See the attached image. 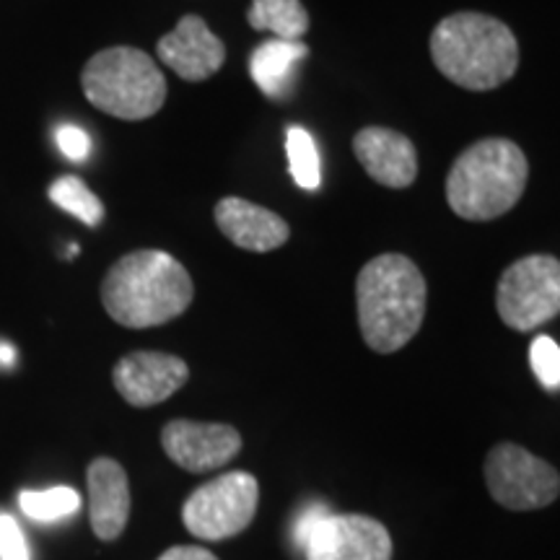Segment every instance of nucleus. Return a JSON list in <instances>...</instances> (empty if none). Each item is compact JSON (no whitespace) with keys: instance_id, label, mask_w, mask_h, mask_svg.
Listing matches in <instances>:
<instances>
[{"instance_id":"nucleus-20","label":"nucleus","mask_w":560,"mask_h":560,"mask_svg":"<svg viewBox=\"0 0 560 560\" xmlns=\"http://www.w3.org/2000/svg\"><path fill=\"white\" fill-rule=\"evenodd\" d=\"M19 503L21 511L34 522H58L81 509V495L73 488L58 486L47 490H24Z\"/></svg>"},{"instance_id":"nucleus-19","label":"nucleus","mask_w":560,"mask_h":560,"mask_svg":"<svg viewBox=\"0 0 560 560\" xmlns=\"http://www.w3.org/2000/svg\"><path fill=\"white\" fill-rule=\"evenodd\" d=\"M50 200L55 206L75 215L86 226H100L104 219V206L94 192L89 190L86 182L79 177H60L50 185Z\"/></svg>"},{"instance_id":"nucleus-11","label":"nucleus","mask_w":560,"mask_h":560,"mask_svg":"<svg viewBox=\"0 0 560 560\" xmlns=\"http://www.w3.org/2000/svg\"><path fill=\"white\" fill-rule=\"evenodd\" d=\"M161 446L174 465L200 475L229 465L242 452V436L226 423L172 420L161 431Z\"/></svg>"},{"instance_id":"nucleus-6","label":"nucleus","mask_w":560,"mask_h":560,"mask_svg":"<svg viewBox=\"0 0 560 560\" xmlns=\"http://www.w3.org/2000/svg\"><path fill=\"white\" fill-rule=\"evenodd\" d=\"M495 310L503 325L529 332L560 312V262L552 255H529L511 262L495 285Z\"/></svg>"},{"instance_id":"nucleus-14","label":"nucleus","mask_w":560,"mask_h":560,"mask_svg":"<svg viewBox=\"0 0 560 560\" xmlns=\"http://www.w3.org/2000/svg\"><path fill=\"white\" fill-rule=\"evenodd\" d=\"M91 527L104 542L117 540L130 520V482L120 462L100 457L89 465Z\"/></svg>"},{"instance_id":"nucleus-1","label":"nucleus","mask_w":560,"mask_h":560,"mask_svg":"<svg viewBox=\"0 0 560 560\" xmlns=\"http://www.w3.org/2000/svg\"><path fill=\"white\" fill-rule=\"evenodd\" d=\"M195 285L170 252L138 249L117 260L102 280V304L117 325L149 330L190 310Z\"/></svg>"},{"instance_id":"nucleus-24","label":"nucleus","mask_w":560,"mask_h":560,"mask_svg":"<svg viewBox=\"0 0 560 560\" xmlns=\"http://www.w3.org/2000/svg\"><path fill=\"white\" fill-rule=\"evenodd\" d=\"M327 514H332V511L327 509L325 503H314V506L301 511L299 520H296V527H293V542H296L299 550H304V545L310 542L312 532L319 527V522L325 520Z\"/></svg>"},{"instance_id":"nucleus-9","label":"nucleus","mask_w":560,"mask_h":560,"mask_svg":"<svg viewBox=\"0 0 560 560\" xmlns=\"http://www.w3.org/2000/svg\"><path fill=\"white\" fill-rule=\"evenodd\" d=\"M190 380V366L172 353L136 350L122 355L112 369V384L132 408H153L170 400Z\"/></svg>"},{"instance_id":"nucleus-8","label":"nucleus","mask_w":560,"mask_h":560,"mask_svg":"<svg viewBox=\"0 0 560 560\" xmlns=\"http://www.w3.org/2000/svg\"><path fill=\"white\" fill-rule=\"evenodd\" d=\"M486 486L495 503L511 511L550 506L560 493L556 467L520 444H495L486 457Z\"/></svg>"},{"instance_id":"nucleus-15","label":"nucleus","mask_w":560,"mask_h":560,"mask_svg":"<svg viewBox=\"0 0 560 560\" xmlns=\"http://www.w3.org/2000/svg\"><path fill=\"white\" fill-rule=\"evenodd\" d=\"M219 231L234 247L247 252H272L289 242L291 229L272 210L244 198H223L213 210Z\"/></svg>"},{"instance_id":"nucleus-2","label":"nucleus","mask_w":560,"mask_h":560,"mask_svg":"<svg viewBox=\"0 0 560 560\" xmlns=\"http://www.w3.org/2000/svg\"><path fill=\"white\" fill-rule=\"evenodd\" d=\"M429 285L410 257L387 255L363 265L355 278L361 338L376 353H397L416 338L425 319Z\"/></svg>"},{"instance_id":"nucleus-16","label":"nucleus","mask_w":560,"mask_h":560,"mask_svg":"<svg viewBox=\"0 0 560 560\" xmlns=\"http://www.w3.org/2000/svg\"><path fill=\"white\" fill-rule=\"evenodd\" d=\"M310 55V47L304 42H285V39H268L252 52L249 73L257 89L265 91L270 100H278L289 91L296 66Z\"/></svg>"},{"instance_id":"nucleus-22","label":"nucleus","mask_w":560,"mask_h":560,"mask_svg":"<svg viewBox=\"0 0 560 560\" xmlns=\"http://www.w3.org/2000/svg\"><path fill=\"white\" fill-rule=\"evenodd\" d=\"M0 560H32L24 532L9 514H0Z\"/></svg>"},{"instance_id":"nucleus-17","label":"nucleus","mask_w":560,"mask_h":560,"mask_svg":"<svg viewBox=\"0 0 560 560\" xmlns=\"http://www.w3.org/2000/svg\"><path fill=\"white\" fill-rule=\"evenodd\" d=\"M247 21L252 30L270 32L285 42H301L310 32V13L301 0H252Z\"/></svg>"},{"instance_id":"nucleus-21","label":"nucleus","mask_w":560,"mask_h":560,"mask_svg":"<svg viewBox=\"0 0 560 560\" xmlns=\"http://www.w3.org/2000/svg\"><path fill=\"white\" fill-rule=\"evenodd\" d=\"M529 363L545 389L556 392L560 387V348L548 335H537L529 348Z\"/></svg>"},{"instance_id":"nucleus-25","label":"nucleus","mask_w":560,"mask_h":560,"mask_svg":"<svg viewBox=\"0 0 560 560\" xmlns=\"http://www.w3.org/2000/svg\"><path fill=\"white\" fill-rule=\"evenodd\" d=\"M156 560H219L213 552L206 548H195V545H177V548H170L164 556Z\"/></svg>"},{"instance_id":"nucleus-3","label":"nucleus","mask_w":560,"mask_h":560,"mask_svg":"<svg viewBox=\"0 0 560 560\" xmlns=\"http://www.w3.org/2000/svg\"><path fill=\"white\" fill-rule=\"evenodd\" d=\"M431 60L446 81L467 91H490L514 79L520 42L501 19L459 11L441 19L433 30Z\"/></svg>"},{"instance_id":"nucleus-18","label":"nucleus","mask_w":560,"mask_h":560,"mask_svg":"<svg viewBox=\"0 0 560 560\" xmlns=\"http://www.w3.org/2000/svg\"><path fill=\"white\" fill-rule=\"evenodd\" d=\"M285 153H289L291 177L301 190H319L322 172H319V153L314 145V138L299 125H291L285 132Z\"/></svg>"},{"instance_id":"nucleus-5","label":"nucleus","mask_w":560,"mask_h":560,"mask_svg":"<svg viewBox=\"0 0 560 560\" xmlns=\"http://www.w3.org/2000/svg\"><path fill=\"white\" fill-rule=\"evenodd\" d=\"M83 96L104 115L125 122L149 120L164 107V73L149 52L138 47H107L89 58L81 70Z\"/></svg>"},{"instance_id":"nucleus-12","label":"nucleus","mask_w":560,"mask_h":560,"mask_svg":"<svg viewBox=\"0 0 560 560\" xmlns=\"http://www.w3.org/2000/svg\"><path fill=\"white\" fill-rule=\"evenodd\" d=\"M156 55L166 68L190 83L208 81L226 62V47L219 34L210 32L206 21L192 13L182 16L179 24L159 39Z\"/></svg>"},{"instance_id":"nucleus-13","label":"nucleus","mask_w":560,"mask_h":560,"mask_svg":"<svg viewBox=\"0 0 560 560\" xmlns=\"http://www.w3.org/2000/svg\"><path fill=\"white\" fill-rule=\"evenodd\" d=\"M353 153L369 177L389 190H405L418 179V151L402 132L371 125L355 132Z\"/></svg>"},{"instance_id":"nucleus-10","label":"nucleus","mask_w":560,"mask_h":560,"mask_svg":"<svg viewBox=\"0 0 560 560\" xmlns=\"http://www.w3.org/2000/svg\"><path fill=\"white\" fill-rule=\"evenodd\" d=\"M306 560H392V537L363 514H327L304 545Z\"/></svg>"},{"instance_id":"nucleus-4","label":"nucleus","mask_w":560,"mask_h":560,"mask_svg":"<svg viewBox=\"0 0 560 560\" xmlns=\"http://www.w3.org/2000/svg\"><path fill=\"white\" fill-rule=\"evenodd\" d=\"M529 161L514 140L482 138L462 151L446 177V202L465 221H493L522 200Z\"/></svg>"},{"instance_id":"nucleus-7","label":"nucleus","mask_w":560,"mask_h":560,"mask_svg":"<svg viewBox=\"0 0 560 560\" xmlns=\"http://www.w3.org/2000/svg\"><path fill=\"white\" fill-rule=\"evenodd\" d=\"M260 503V486L249 472H226L192 490L182 506V522L208 542L229 540L252 524Z\"/></svg>"},{"instance_id":"nucleus-26","label":"nucleus","mask_w":560,"mask_h":560,"mask_svg":"<svg viewBox=\"0 0 560 560\" xmlns=\"http://www.w3.org/2000/svg\"><path fill=\"white\" fill-rule=\"evenodd\" d=\"M13 359H16V353H13L9 342H0V366H11Z\"/></svg>"},{"instance_id":"nucleus-23","label":"nucleus","mask_w":560,"mask_h":560,"mask_svg":"<svg viewBox=\"0 0 560 560\" xmlns=\"http://www.w3.org/2000/svg\"><path fill=\"white\" fill-rule=\"evenodd\" d=\"M55 140H58V149L66 153L70 161H83L91 153V138L86 130H81L79 125H60L55 130Z\"/></svg>"}]
</instances>
